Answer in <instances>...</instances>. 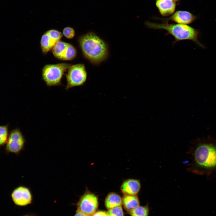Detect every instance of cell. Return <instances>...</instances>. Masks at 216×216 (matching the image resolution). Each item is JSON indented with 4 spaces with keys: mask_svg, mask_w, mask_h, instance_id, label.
I'll return each mask as SVG.
<instances>
[{
    "mask_svg": "<svg viewBox=\"0 0 216 216\" xmlns=\"http://www.w3.org/2000/svg\"><path fill=\"white\" fill-rule=\"evenodd\" d=\"M189 170L195 174L207 177L216 172V139L211 135L197 139L190 151Z\"/></svg>",
    "mask_w": 216,
    "mask_h": 216,
    "instance_id": "obj_1",
    "label": "cell"
},
{
    "mask_svg": "<svg viewBox=\"0 0 216 216\" xmlns=\"http://www.w3.org/2000/svg\"><path fill=\"white\" fill-rule=\"evenodd\" d=\"M79 43L85 57L93 63L105 60L107 55V48L104 42L94 33H88L81 36Z\"/></svg>",
    "mask_w": 216,
    "mask_h": 216,
    "instance_id": "obj_2",
    "label": "cell"
},
{
    "mask_svg": "<svg viewBox=\"0 0 216 216\" xmlns=\"http://www.w3.org/2000/svg\"><path fill=\"white\" fill-rule=\"evenodd\" d=\"M145 24L150 28L166 31L167 33L166 35L170 34L174 37L175 40L173 44L179 41L190 40L202 48H205L198 40L200 32L190 26L185 24L158 23L149 22H146Z\"/></svg>",
    "mask_w": 216,
    "mask_h": 216,
    "instance_id": "obj_3",
    "label": "cell"
},
{
    "mask_svg": "<svg viewBox=\"0 0 216 216\" xmlns=\"http://www.w3.org/2000/svg\"><path fill=\"white\" fill-rule=\"evenodd\" d=\"M71 65L63 63L45 65L42 69V75L46 84L49 86L60 85L64 72Z\"/></svg>",
    "mask_w": 216,
    "mask_h": 216,
    "instance_id": "obj_4",
    "label": "cell"
},
{
    "mask_svg": "<svg viewBox=\"0 0 216 216\" xmlns=\"http://www.w3.org/2000/svg\"><path fill=\"white\" fill-rule=\"evenodd\" d=\"M66 76V89L82 85L87 78V73L84 64H77L71 65L68 69Z\"/></svg>",
    "mask_w": 216,
    "mask_h": 216,
    "instance_id": "obj_5",
    "label": "cell"
},
{
    "mask_svg": "<svg viewBox=\"0 0 216 216\" xmlns=\"http://www.w3.org/2000/svg\"><path fill=\"white\" fill-rule=\"evenodd\" d=\"M98 204L97 196L86 188L77 203V210L88 216H92L96 212Z\"/></svg>",
    "mask_w": 216,
    "mask_h": 216,
    "instance_id": "obj_6",
    "label": "cell"
},
{
    "mask_svg": "<svg viewBox=\"0 0 216 216\" xmlns=\"http://www.w3.org/2000/svg\"><path fill=\"white\" fill-rule=\"evenodd\" d=\"M25 142L20 130L16 128L12 130L9 135L6 149L9 152L18 154L23 149Z\"/></svg>",
    "mask_w": 216,
    "mask_h": 216,
    "instance_id": "obj_7",
    "label": "cell"
},
{
    "mask_svg": "<svg viewBox=\"0 0 216 216\" xmlns=\"http://www.w3.org/2000/svg\"><path fill=\"white\" fill-rule=\"evenodd\" d=\"M11 197L14 204L18 206H24L31 204L32 196L30 189L21 186L15 188L11 194Z\"/></svg>",
    "mask_w": 216,
    "mask_h": 216,
    "instance_id": "obj_8",
    "label": "cell"
},
{
    "mask_svg": "<svg viewBox=\"0 0 216 216\" xmlns=\"http://www.w3.org/2000/svg\"><path fill=\"white\" fill-rule=\"evenodd\" d=\"M164 22L172 21L179 24H189L196 19V17L190 13L185 11L176 12L170 17L166 18H158Z\"/></svg>",
    "mask_w": 216,
    "mask_h": 216,
    "instance_id": "obj_9",
    "label": "cell"
},
{
    "mask_svg": "<svg viewBox=\"0 0 216 216\" xmlns=\"http://www.w3.org/2000/svg\"><path fill=\"white\" fill-rule=\"evenodd\" d=\"M141 188L140 180L130 178L123 181L120 186V190L124 195H136L140 192Z\"/></svg>",
    "mask_w": 216,
    "mask_h": 216,
    "instance_id": "obj_10",
    "label": "cell"
},
{
    "mask_svg": "<svg viewBox=\"0 0 216 216\" xmlns=\"http://www.w3.org/2000/svg\"><path fill=\"white\" fill-rule=\"evenodd\" d=\"M156 4L161 14L164 16L172 14L175 10L176 3L172 0H156Z\"/></svg>",
    "mask_w": 216,
    "mask_h": 216,
    "instance_id": "obj_11",
    "label": "cell"
},
{
    "mask_svg": "<svg viewBox=\"0 0 216 216\" xmlns=\"http://www.w3.org/2000/svg\"><path fill=\"white\" fill-rule=\"evenodd\" d=\"M105 204L106 208L108 209L121 206L122 204V198L116 193L110 192L106 197Z\"/></svg>",
    "mask_w": 216,
    "mask_h": 216,
    "instance_id": "obj_12",
    "label": "cell"
},
{
    "mask_svg": "<svg viewBox=\"0 0 216 216\" xmlns=\"http://www.w3.org/2000/svg\"><path fill=\"white\" fill-rule=\"evenodd\" d=\"M122 200L124 208L128 212L140 206V201L137 195L124 194Z\"/></svg>",
    "mask_w": 216,
    "mask_h": 216,
    "instance_id": "obj_13",
    "label": "cell"
},
{
    "mask_svg": "<svg viewBox=\"0 0 216 216\" xmlns=\"http://www.w3.org/2000/svg\"><path fill=\"white\" fill-rule=\"evenodd\" d=\"M68 44L61 40L57 42L52 49L54 56L58 59L63 60Z\"/></svg>",
    "mask_w": 216,
    "mask_h": 216,
    "instance_id": "obj_14",
    "label": "cell"
},
{
    "mask_svg": "<svg viewBox=\"0 0 216 216\" xmlns=\"http://www.w3.org/2000/svg\"><path fill=\"white\" fill-rule=\"evenodd\" d=\"M57 42L50 37L46 32L44 33L40 41V46L43 53L45 54L52 50Z\"/></svg>",
    "mask_w": 216,
    "mask_h": 216,
    "instance_id": "obj_15",
    "label": "cell"
},
{
    "mask_svg": "<svg viewBox=\"0 0 216 216\" xmlns=\"http://www.w3.org/2000/svg\"><path fill=\"white\" fill-rule=\"evenodd\" d=\"M131 216H148L149 209L148 205L139 206L129 212Z\"/></svg>",
    "mask_w": 216,
    "mask_h": 216,
    "instance_id": "obj_16",
    "label": "cell"
},
{
    "mask_svg": "<svg viewBox=\"0 0 216 216\" xmlns=\"http://www.w3.org/2000/svg\"><path fill=\"white\" fill-rule=\"evenodd\" d=\"M76 54L77 52L75 48L72 44L68 43L63 60H73L76 57Z\"/></svg>",
    "mask_w": 216,
    "mask_h": 216,
    "instance_id": "obj_17",
    "label": "cell"
},
{
    "mask_svg": "<svg viewBox=\"0 0 216 216\" xmlns=\"http://www.w3.org/2000/svg\"><path fill=\"white\" fill-rule=\"evenodd\" d=\"M8 127L7 125L0 126V146L6 143L8 137Z\"/></svg>",
    "mask_w": 216,
    "mask_h": 216,
    "instance_id": "obj_18",
    "label": "cell"
},
{
    "mask_svg": "<svg viewBox=\"0 0 216 216\" xmlns=\"http://www.w3.org/2000/svg\"><path fill=\"white\" fill-rule=\"evenodd\" d=\"M107 213L108 216H124L121 206L108 209Z\"/></svg>",
    "mask_w": 216,
    "mask_h": 216,
    "instance_id": "obj_19",
    "label": "cell"
},
{
    "mask_svg": "<svg viewBox=\"0 0 216 216\" xmlns=\"http://www.w3.org/2000/svg\"><path fill=\"white\" fill-rule=\"evenodd\" d=\"M46 32L51 38L57 42L60 40L63 36V34L61 32L56 29H50L46 31Z\"/></svg>",
    "mask_w": 216,
    "mask_h": 216,
    "instance_id": "obj_20",
    "label": "cell"
},
{
    "mask_svg": "<svg viewBox=\"0 0 216 216\" xmlns=\"http://www.w3.org/2000/svg\"><path fill=\"white\" fill-rule=\"evenodd\" d=\"M62 34L67 38L70 39L73 38L75 35L74 29L70 26L65 27L63 29Z\"/></svg>",
    "mask_w": 216,
    "mask_h": 216,
    "instance_id": "obj_21",
    "label": "cell"
},
{
    "mask_svg": "<svg viewBox=\"0 0 216 216\" xmlns=\"http://www.w3.org/2000/svg\"><path fill=\"white\" fill-rule=\"evenodd\" d=\"M92 216H108L107 212L103 211H98L95 212Z\"/></svg>",
    "mask_w": 216,
    "mask_h": 216,
    "instance_id": "obj_22",
    "label": "cell"
},
{
    "mask_svg": "<svg viewBox=\"0 0 216 216\" xmlns=\"http://www.w3.org/2000/svg\"><path fill=\"white\" fill-rule=\"evenodd\" d=\"M74 216H88L83 213L77 210Z\"/></svg>",
    "mask_w": 216,
    "mask_h": 216,
    "instance_id": "obj_23",
    "label": "cell"
},
{
    "mask_svg": "<svg viewBox=\"0 0 216 216\" xmlns=\"http://www.w3.org/2000/svg\"><path fill=\"white\" fill-rule=\"evenodd\" d=\"M23 216H31V215H24Z\"/></svg>",
    "mask_w": 216,
    "mask_h": 216,
    "instance_id": "obj_24",
    "label": "cell"
},
{
    "mask_svg": "<svg viewBox=\"0 0 216 216\" xmlns=\"http://www.w3.org/2000/svg\"><path fill=\"white\" fill-rule=\"evenodd\" d=\"M172 0L174 1H177V0Z\"/></svg>",
    "mask_w": 216,
    "mask_h": 216,
    "instance_id": "obj_25",
    "label": "cell"
}]
</instances>
